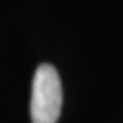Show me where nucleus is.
Returning a JSON list of instances; mask_svg holds the SVG:
<instances>
[{
	"label": "nucleus",
	"instance_id": "nucleus-1",
	"mask_svg": "<svg viewBox=\"0 0 123 123\" xmlns=\"http://www.w3.org/2000/svg\"><path fill=\"white\" fill-rule=\"evenodd\" d=\"M63 103V89L58 70L52 64H40L31 87L30 116L33 123H57Z\"/></svg>",
	"mask_w": 123,
	"mask_h": 123
}]
</instances>
